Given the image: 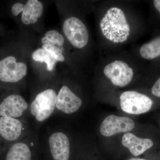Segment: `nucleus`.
Listing matches in <instances>:
<instances>
[{"mask_svg":"<svg viewBox=\"0 0 160 160\" xmlns=\"http://www.w3.org/2000/svg\"><path fill=\"white\" fill-rule=\"evenodd\" d=\"M57 95L55 89L48 88L39 92L35 96L29 104L28 111L36 123L45 122L54 113Z\"/></svg>","mask_w":160,"mask_h":160,"instance_id":"obj_2","label":"nucleus"},{"mask_svg":"<svg viewBox=\"0 0 160 160\" xmlns=\"http://www.w3.org/2000/svg\"><path fill=\"white\" fill-rule=\"evenodd\" d=\"M28 72V66L24 62H18L16 58L9 56L0 61V81L16 83L23 80Z\"/></svg>","mask_w":160,"mask_h":160,"instance_id":"obj_7","label":"nucleus"},{"mask_svg":"<svg viewBox=\"0 0 160 160\" xmlns=\"http://www.w3.org/2000/svg\"><path fill=\"white\" fill-rule=\"evenodd\" d=\"M82 100L66 85L61 86L57 92L56 111L64 114H71L77 112L82 105Z\"/></svg>","mask_w":160,"mask_h":160,"instance_id":"obj_12","label":"nucleus"},{"mask_svg":"<svg viewBox=\"0 0 160 160\" xmlns=\"http://www.w3.org/2000/svg\"><path fill=\"white\" fill-rule=\"evenodd\" d=\"M29 104L22 95L13 93L0 100V117L22 119L29 110Z\"/></svg>","mask_w":160,"mask_h":160,"instance_id":"obj_8","label":"nucleus"},{"mask_svg":"<svg viewBox=\"0 0 160 160\" xmlns=\"http://www.w3.org/2000/svg\"><path fill=\"white\" fill-rule=\"evenodd\" d=\"M62 29L64 37L74 48L82 49L88 44L89 31L86 25L78 18H67L63 22Z\"/></svg>","mask_w":160,"mask_h":160,"instance_id":"obj_4","label":"nucleus"},{"mask_svg":"<svg viewBox=\"0 0 160 160\" xmlns=\"http://www.w3.org/2000/svg\"><path fill=\"white\" fill-rule=\"evenodd\" d=\"M151 92L154 96L160 98V77L157 80L152 86Z\"/></svg>","mask_w":160,"mask_h":160,"instance_id":"obj_19","label":"nucleus"},{"mask_svg":"<svg viewBox=\"0 0 160 160\" xmlns=\"http://www.w3.org/2000/svg\"><path fill=\"white\" fill-rule=\"evenodd\" d=\"M100 26L103 36L113 43L124 42L130 35V27L126 15L118 7H112L107 10Z\"/></svg>","mask_w":160,"mask_h":160,"instance_id":"obj_1","label":"nucleus"},{"mask_svg":"<svg viewBox=\"0 0 160 160\" xmlns=\"http://www.w3.org/2000/svg\"><path fill=\"white\" fill-rule=\"evenodd\" d=\"M46 144L53 160H69L71 150L70 140L61 128L49 132Z\"/></svg>","mask_w":160,"mask_h":160,"instance_id":"obj_6","label":"nucleus"},{"mask_svg":"<svg viewBox=\"0 0 160 160\" xmlns=\"http://www.w3.org/2000/svg\"><path fill=\"white\" fill-rule=\"evenodd\" d=\"M31 136L32 133H29L6 148L5 160H32L33 147L36 143Z\"/></svg>","mask_w":160,"mask_h":160,"instance_id":"obj_13","label":"nucleus"},{"mask_svg":"<svg viewBox=\"0 0 160 160\" xmlns=\"http://www.w3.org/2000/svg\"><path fill=\"white\" fill-rule=\"evenodd\" d=\"M27 123L22 119L0 117V147L3 150L29 133Z\"/></svg>","mask_w":160,"mask_h":160,"instance_id":"obj_3","label":"nucleus"},{"mask_svg":"<svg viewBox=\"0 0 160 160\" xmlns=\"http://www.w3.org/2000/svg\"><path fill=\"white\" fill-rule=\"evenodd\" d=\"M11 11L14 16L22 13V22L28 26L37 22L44 12V6L38 0H28L25 4L15 3L12 7Z\"/></svg>","mask_w":160,"mask_h":160,"instance_id":"obj_10","label":"nucleus"},{"mask_svg":"<svg viewBox=\"0 0 160 160\" xmlns=\"http://www.w3.org/2000/svg\"><path fill=\"white\" fill-rule=\"evenodd\" d=\"M123 146L129 149L131 154L139 156L153 146L152 140L148 138H142L131 132H126L122 138Z\"/></svg>","mask_w":160,"mask_h":160,"instance_id":"obj_14","label":"nucleus"},{"mask_svg":"<svg viewBox=\"0 0 160 160\" xmlns=\"http://www.w3.org/2000/svg\"><path fill=\"white\" fill-rule=\"evenodd\" d=\"M128 160H146L144 159L140 158H131Z\"/></svg>","mask_w":160,"mask_h":160,"instance_id":"obj_21","label":"nucleus"},{"mask_svg":"<svg viewBox=\"0 0 160 160\" xmlns=\"http://www.w3.org/2000/svg\"><path fill=\"white\" fill-rule=\"evenodd\" d=\"M120 99L121 109L131 114L139 115L148 112L153 104L149 97L135 91L124 92L120 96Z\"/></svg>","mask_w":160,"mask_h":160,"instance_id":"obj_5","label":"nucleus"},{"mask_svg":"<svg viewBox=\"0 0 160 160\" xmlns=\"http://www.w3.org/2000/svg\"><path fill=\"white\" fill-rule=\"evenodd\" d=\"M135 123L130 118L110 115L105 119L100 127L101 134L106 137L128 132L134 129Z\"/></svg>","mask_w":160,"mask_h":160,"instance_id":"obj_11","label":"nucleus"},{"mask_svg":"<svg viewBox=\"0 0 160 160\" xmlns=\"http://www.w3.org/2000/svg\"><path fill=\"white\" fill-rule=\"evenodd\" d=\"M141 56L146 60H152L160 56V36L141 46Z\"/></svg>","mask_w":160,"mask_h":160,"instance_id":"obj_15","label":"nucleus"},{"mask_svg":"<svg viewBox=\"0 0 160 160\" xmlns=\"http://www.w3.org/2000/svg\"><path fill=\"white\" fill-rule=\"evenodd\" d=\"M42 48L49 52L58 62H64L65 61L64 47H59L49 44H45L42 45Z\"/></svg>","mask_w":160,"mask_h":160,"instance_id":"obj_18","label":"nucleus"},{"mask_svg":"<svg viewBox=\"0 0 160 160\" xmlns=\"http://www.w3.org/2000/svg\"><path fill=\"white\" fill-rule=\"evenodd\" d=\"M153 2L155 8L160 13V0H154Z\"/></svg>","mask_w":160,"mask_h":160,"instance_id":"obj_20","label":"nucleus"},{"mask_svg":"<svg viewBox=\"0 0 160 160\" xmlns=\"http://www.w3.org/2000/svg\"><path fill=\"white\" fill-rule=\"evenodd\" d=\"M32 58L37 62L45 63L47 70L49 72L54 70L58 62V61L49 52L42 48L35 49L32 53Z\"/></svg>","mask_w":160,"mask_h":160,"instance_id":"obj_16","label":"nucleus"},{"mask_svg":"<svg viewBox=\"0 0 160 160\" xmlns=\"http://www.w3.org/2000/svg\"><path fill=\"white\" fill-rule=\"evenodd\" d=\"M104 75L114 86L123 87L131 82L133 77V69L125 62L116 60L104 68Z\"/></svg>","mask_w":160,"mask_h":160,"instance_id":"obj_9","label":"nucleus"},{"mask_svg":"<svg viewBox=\"0 0 160 160\" xmlns=\"http://www.w3.org/2000/svg\"><path fill=\"white\" fill-rule=\"evenodd\" d=\"M42 44H49L59 47H64L65 39L62 34L56 30H49L41 39Z\"/></svg>","mask_w":160,"mask_h":160,"instance_id":"obj_17","label":"nucleus"}]
</instances>
